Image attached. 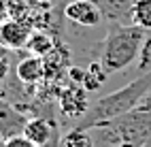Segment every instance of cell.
<instances>
[{"mask_svg":"<svg viewBox=\"0 0 151 147\" xmlns=\"http://www.w3.org/2000/svg\"><path fill=\"white\" fill-rule=\"evenodd\" d=\"M149 90H151V73L138 75L136 79L126 83L124 87H119V90L98 98L94 104H89V109L85 111V115L79 120V124L75 128L92 130L100 124H106L111 120H117V117L134 111L140 104V100L147 96Z\"/></svg>","mask_w":151,"mask_h":147,"instance_id":"cell-1","label":"cell"},{"mask_svg":"<svg viewBox=\"0 0 151 147\" xmlns=\"http://www.w3.org/2000/svg\"><path fill=\"white\" fill-rule=\"evenodd\" d=\"M145 30L134 24H111L102 43H98L96 62L106 77L124 71L138 60L140 47L145 41Z\"/></svg>","mask_w":151,"mask_h":147,"instance_id":"cell-2","label":"cell"},{"mask_svg":"<svg viewBox=\"0 0 151 147\" xmlns=\"http://www.w3.org/2000/svg\"><path fill=\"white\" fill-rule=\"evenodd\" d=\"M96 147H143L151 136V111L134 109L92 128Z\"/></svg>","mask_w":151,"mask_h":147,"instance_id":"cell-3","label":"cell"},{"mask_svg":"<svg viewBox=\"0 0 151 147\" xmlns=\"http://www.w3.org/2000/svg\"><path fill=\"white\" fill-rule=\"evenodd\" d=\"M58 109H60V115H64V117H79L81 120L85 115V111L89 109L87 90L79 83H70L66 87H60Z\"/></svg>","mask_w":151,"mask_h":147,"instance_id":"cell-4","label":"cell"},{"mask_svg":"<svg viewBox=\"0 0 151 147\" xmlns=\"http://www.w3.org/2000/svg\"><path fill=\"white\" fill-rule=\"evenodd\" d=\"M64 17L81 28H98L104 22L102 11L92 2V0H70L62 9Z\"/></svg>","mask_w":151,"mask_h":147,"instance_id":"cell-5","label":"cell"},{"mask_svg":"<svg viewBox=\"0 0 151 147\" xmlns=\"http://www.w3.org/2000/svg\"><path fill=\"white\" fill-rule=\"evenodd\" d=\"M30 32H32V28H30L28 22L9 17L4 22H0V47L9 49V51L24 49L26 43H28Z\"/></svg>","mask_w":151,"mask_h":147,"instance_id":"cell-6","label":"cell"},{"mask_svg":"<svg viewBox=\"0 0 151 147\" xmlns=\"http://www.w3.org/2000/svg\"><path fill=\"white\" fill-rule=\"evenodd\" d=\"M28 120L30 117L24 111H19L15 104H11L0 96V139L2 141L17 136V134H24Z\"/></svg>","mask_w":151,"mask_h":147,"instance_id":"cell-7","label":"cell"},{"mask_svg":"<svg viewBox=\"0 0 151 147\" xmlns=\"http://www.w3.org/2000/svg\"><path fill=\"white\" fill-rule=\"evenodd\" d=\"M60 134V122H51L47 117L32 115L24 128V136H28L34 145H49L53 136Z\"/></svg>","mask_w":151,"mask_h":147,"instance_id":"cell-8","label":"cell"},{"mask_svg":"<svg viewBox=\"0 0 151 147\" xmlns=\"http://www.w3.org/2000/svg\"><path fill=\"white\" fill-rule=\"evenodd\" d=\"M102 11V17L111 24H132L134 0H92Z\"/></svg>","mask_w":151,"mask_h":147,"instance_id":"cell-9","label":"cell"},{"mask_svg":"<svg viewBox=\"0 0 151 147\" xmlns=\"http://www.w3.org/2000/svg\"><path fill=\"white\" fill-rule=\"evenodd\" d=\"M15 77L28 85H41L45 81V62L38 55H26L15 66Z\"/></svg>","mask_w":151,"mask_h":147,"instance_id":"cell-10","label":"cell"},{"mask_svg":"<svg viewBox=\"0 0 151 147\" xmlns=\"http://www.w3.org/2000/svg\"><path fill=\"white\" fill-rule=\"evenodd\" d=\"M58 47V36L51 30H45V28H34L28 36V43H26V51H30V55H38V58H45Z\"/></svg>","mask_w":151,"mask_h":147,"instance_id":"cell-11","label":"cell"},{"mask_svg":"<svg viewBox=\"0 0 151 147\" xmlns=\"http://www.w3.org/2000/svg\"><path fill=\"white\" fill-rule=\"evenodd\" d=\"M60 147H96V145H94V136L89 130L70 128L66 134H62Z\"/></svg>","mask_w":151,"mask_h":147,"instance_id":"cell-12","label":"cell"},{"mask_svg":"<svg viewBox=\"0 0 151 147\" xmlns=\"http://www.w3.org/2000/svg\"><path fill=\"white\" fill-rule=\"evenodd\" d=\"M132 24L143 28L145 32L151 30V0H134V4H132Z\"/></svg>","mask_w":151,"mask_h":147,"instance_id":"cell-13","label":"cell"},{"mask_svg":"<svg viewBox=\"0 0 151 147\" xmlns=\"http://www.w3.org/2000/svg\"><path fill=\"white\" fill-rule=\"evenodd\" d=\"M145 73H151V30L145 34L143 47L138 53V75H145Z\"/></svg>","mask_w":151,"mask_h":147,"instance_id":"cell-14","label":"cell"},{"mask_svg":"<svg viewBox=\"0 0 151 147\" xmlns=\"http://www.w3.org/2000/svg\"><path fill=\"white\" fill-rule=\"evenodd\" d=\"M11 75V58H9V49L0 47V81H4Z\"/></svg>","mask_w":151,"mask_h":147,"instance_id":"cell-15","label":"cell"},{"mask_svg":"<svg viewBox=\"0 0 151 147\" xmlns=\"http://www.w3.org/2000/svg\"><path fill=\"white\" fill-rule=\"evenodd\" d=\"M4 147H38V145H34L32 141L28 139V136L17 134V136H11V139H6V141H4Z\"/></svg>","mask_w":151,"mask_h":147,"instance_id":"cell-16","label":"cell"},{"mask_svg":"<svg viewBox=\"0 0 151 147\" xmlns=\"http://www.w3.org/2000/svg\"><path fill=\"white\" fill-rule=\"evenodd\" d=\"M136 109H140V111H151V90L147 92V96L140 100V104L136 107Z\"/></svg>","mask_w":151,"mask_h":147,"instance_id":"cell-17","label":"cell"},{"mask_svg":"<svg viewBox=\"0 0 151 147\" xmlns=\"http://www.w3.org/2000/svg\"><path fill=\"white\" fill-rule=\"evenodd\" d=\"M34 2H36L38 6H49V9H51L53 4H58V2H60V0H34Z\"/></svg>","mask_w":151,"mask_h":147,"instance_id":"cell-18","label":"cell"},{"mask_svg":"<svg viewBox=\"0 0 151 147\" xmlns=\"http://www.w3.org/2000/svg\"><path fill=\"white\" fill-rule=\"evenodd\" d=\"M143 147H151V136H149V139L145 141V145H143Z\"/></svg>","mask_w":151,"mask_h":147,"instance_id":"cell-19","label":"cell"},{"mask_svg":"<svg viewBox=\"0 0 151 147\" xmlns=\"http://www.w3.org/2000/svg\"><path fill=\"white\" fill-rule=\"evenodd\" d=\"M0 147H4V141H2V139H0Z\"/></svg>","mask_w":151,"mask_h":147,"instance_id":"cell-20","label":"cell"},{"mask_svg":"<svg viewBox=\"0 0 151 147\" xmlns=\"http://www.w3.org/2000/svg\"><path fill=\"white\" fill-rule=\"evenodd\" d=\"M0 2H4V0H0Z\"/></svg>","mask_w":151,"mask_h":147,"instance_id":"cell-21","label":"cell"}]
</instances>
